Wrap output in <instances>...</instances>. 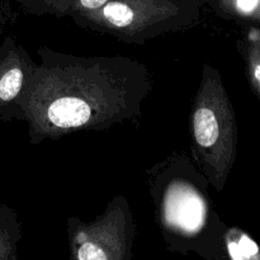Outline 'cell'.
<instances>
[{
    "label": "cell",
    "instance_id": "obj_1",
    "mask_svg": "<svg viewBox=\"0 0 260 260\" xmlns=\"http://www.w3.org/2000/svg\"><path fill=\"white\" fill-rule=\"evenodd\" d=\"M91 109L79 98H58L47 109L48 121L60 128H73L85 124L90 119Z\"/></svg>",
    "mask_w": 260,
    "mask_h": 260
},
{
    "label": "cell",
    "instance_id": "obj_2",
    "mask_svg": "<svg viewBox=\"0 0 260 260\" xmlns=\"http://www.w3.org/2000/svg\"><path fill=\"white\" fill-rule=\"evenodd\" d=\"M194 136L198 145L210 147L218 139V123L215 113L208 108H200L194 114Z\"/></svg>",
    "mask_w": 260,
    "mask_h": 260
},
{
    "label": "cell",
    "instance_id": "obj_3",
    "mask_svg": "<svg viewBox=\"0 0 260 260\" xmlns=\"http://www.w3.org/2000/svg\"><path fill=\"white\" fill-rule=\"evenodd\" d=\"M103 14L114 27H128L135 19L134 9L124 2L107 3L103 7Z\"/></svg>",
    "mask_w": 260,
    "mask_h": 260
},
{
    "label": "cell",
    "instance_id": "obj_4",
    "mask_svg": "<svg viewBox=\"0 0 260 260\" xmlns=\"http://www.w3.org/2000/svg\"><path fill=\"white\" fill-rule=\"evenodd\" d=\"M23 84V73L19 68H12L0 76V101L10 102L19 94Z\"/></svg>",
    "mask_w": 260,
    "mask_h": 260
},
{
    "label": "cell",
    "instance_id": "obj_5",
    "mask_svg": "<svg viewBox=\"0 0 260 260\" xmlns=\"http://www.w3.org/2000/svg\"><path fill=\"white\" fill-rule=\"evenodd\" d=\"M79 260H107V255L98 245L85 243L79 249Z\"/></svg>",
    "mask_w": 260,
    "mask_h": 260
},
{
    "label": "cell",
    "instance_id": "obj_6",
    "mask_svg": "<svg viewBox=\"0 0 260 260\" xmlns=\"http://www.w3.org/2000/svg\"><path fill=\"white\" fill-rule=\"evenodd\" d=\"M238 245H239V248H240L241 253H243L244 256H245V259L256 255L259 251L258 245H256V244L254 243L251 239H249L248 236H245V235L241 236V239H240V241L238 243Z\"/></svg>",
    "mask_w": 260,
    "mask_h": 260
},
{
    "label": "cell",
    "instance_id": "obj_7",
    "mask_svg": "<svg viewBox=\"0 0 260 260\" xmlns=\"http://www.w3.org/2000/svg\"><path fill=\"white\" fill-rule=\"evenodd\" d=\"M259 0H236V7L244 13H251L258 8Z\"/></svg>",
    "mask_w": 260,
    "mask_h": 260
},
{
    "label": "cell",
    "instance_id": "obj_8",
    "mask_svg": "<svg viewBox=\"0 0 260 260\" xmlns=\"http://www.w3.org/2000/svg\"><path fill=\"white\" fill-rule=\"evenodd\" d=\"M229 253H230L233 260H245V256H244V254L241 253L238 243H234V241L229 243Z\"/></svg>",
    "mask_w": 260,
    "mask_h": 260
},
{
    "label": "cell",
    "instance_id": "obj_9",
    "mask_svg": "<svg viewBox=\"0 0 260 260\" xmlns=\"http://www.w3.org/2000/svg\"><path fill=\"white\" fill-rule=\"evenodd\" d=\"M109 0H80V4L86 9H99L103 8Z\"/></svg>",
    "mask_w": 260,
    "mask_h": 260
},
{
    "label": "cell",
    "instance_id": "obj_10",
    "mask_svg": "<svg viewBox=\"0 0 260 260\" xmlns=\"http://www.w3.org/2000/svg\"><path fill=\"white\" fill-rule=\"evenodd\" d=\"M255 80L256 81L260 80V66L259 65L255 66Z\"/></svg>",
    "mask_w": 260,
    "mask_h": 260
}]
</instances>
